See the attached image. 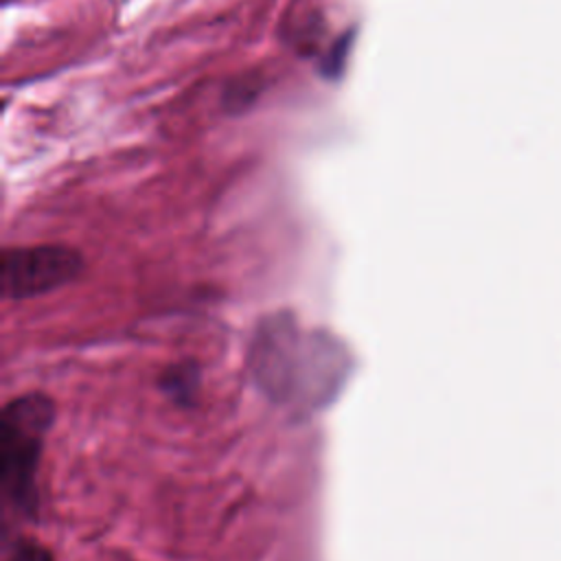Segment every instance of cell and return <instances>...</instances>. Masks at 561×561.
<instances>
[{
	"mask_svg": "<svg viewBox=\"0 0 561 561\" xmlns=\"http://www.w3.org/2000/svg\"><path fill=\"white\" fill-rule=\"evenodd\" d=\"M83 263L68 245L11 248L2 256V294L7 298H31L70 283Z\"/></svg>",
	"mask_w": 561,
	"mask_h": 561,
	"instance_id": "7a4b0ae2",
	"label": "cell"
},
{
	"mask_svg": "<svg viewBox=\"0 0 561 561\" xmlns=\"http://www.w3.org/2000/svg\"><path fill=\"white\" fill-rule=\"evenodd\" d=\"M50 423L53 403L44 394H24L2 410L0 486L4 502L18 511L35 504V471Z\"/></svg>",
	"mask_w": 561,
	"mask_h": 561,
	"instance_id": "6da1fadb",
	"label": "cell"
},
{
	"mask_svg": "<svg viewBox=\"0 0 561 561\" xmlns=\"http://www.w3.org/2000/svg\"><path fill=\"white\" fill-rule=\"evenodd\" d=\"M4 561H53V557L33 539H15L4 554Z\"/></svg>",
	"mask_w": 561,
	"mask_h": 561,
	"instance_id": "3957f363",
	"label": "cell"
}]
</instances>
